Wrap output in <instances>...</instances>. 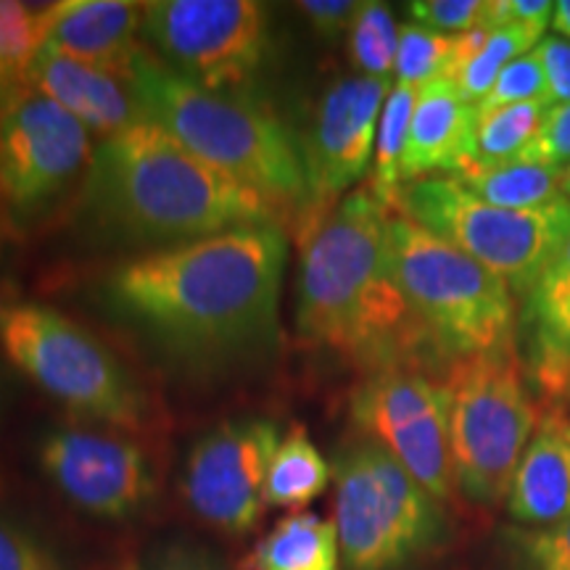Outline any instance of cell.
<instances>
[{
  "instance_id": "cell-1",
  "label": "cell",
  "mask_w": 570,
  "mask_h": 570,
  "mask_svg": "<svg viewBox=\"0 0 570 570\" xmlns=\"http://www.w3.org/2000/svg\"><path fill=\"white\" fill-rule=\"evenodd\" d=\"M288 238L277 223L146 252L106 277L119 323L173 360L219 370L267 356L281 333Z\"/></svg>"
},
{
  "instance_id": "cell-2",
  "label": "cell",
  "mask_w": 570,
  "mask_h": 570,
  "mask_svg": "<svg viewBox=\"0 0 570 570\" xmlns=\"http://www.w3.org/2000/svg\"><path fill=\"white\" fill-rule=\"evenodd\" d=\"M391 214L370 185L352 190L304 230L298 265V333L370 373L436 354L396 281Z\"/></svg>"
},
{
  "instance_id": "cell-3",
  "label": "cell",
  "mask_w": 570,
  "mask_h": 570,
  "mask_svg": "<svg viewBox=\"0 0 570 570\" xmlns=\"http://www.w3.org/2000/svg\"><path fill=\"white\" fill-rule=\"evenodd\" d=\"M80 214L101 240L151 252L275 223L273 204L148 122L98 142Z\"/></svg>"
},
{
  "instance_id": "cell-4",
  "label": "cell",
  "mask_w": 570,
  "mask_h": 570,
  "mask_svg": "<svg viewBox=\"0 0 570 570\" xmlns=\"http://www.w3.org/2000/svg\"><path fill=\"white\" fill-rule=\"evenodd\" d=\"M127 82L142 122L159 127L273 206L294 204L306 214L302 146L265 104L244 90L204 88L146 48L135 56Z\"/></svg>"
},
{
  "instance_id": "cell-5",
  "label": "cell",
  "mask_w": 570,
  "mask_h": 570,
  "mask_svg": "<svg viewBox=\"0 0 570 570\" xmlns=\"http://www.w3.org/2000/svg\"><path fill=\"white\" fill-rule=\"evenodd\" d=\"M389 235L396 281L439 356L515 348V294L502 277L399 212Z\"/></svg>"
},
{
  "instance_id": "cell-6",
  "label": "cell",
  "mask_w": 570,
  "mask_h": 570,
  "mask_svg": "<svg viewBox=\"0 0 570 570\" xmlns=\"http://www.w3.org/2000/svg\"><path fill=\"white\" fill-rule=\"evenodd\" d=\"M441 386L454 491L494 508L508 499L512 475L539 428L515 348L452 362Z\"/></svg>"
},
{
  "instance_id": "cell-7",
  "label": "cell",
  "mask_w": 570,
  "mask_h": 570,
  "mask_svg": "<svg viewBox=\"0 0 570 570\" xmlns=\"http://www.w3.org/2000/svg\"><path fill=\"white\" fill-rule=\"evenodd\" d=\"M333 479L346 570H399L444 541L441 502L377 441L356 439L341 449Z\"/></svg>"
},
{
  "instance_id": "cell-8",
  "label": "cell",
  "mask_w": 570,
  "mask_h": 570,
  "mask_svg": "<svg viewBox=\"0 0 570 570\" xmlns=\"http://www.w3.org/2000/svg\"><path fill=\"white\" fill-rule=\"evenodd\" d=\"M0 344L19 373L77 417L130 431L146 420V394L130 370L53 306L11 304Z\"/></svg>"
},
{
  "instance_id": "cell-9",
  "label": "cell",
  "mask_w": 570,
  "mask_h": 570,
  "mask_svg": "<svg viewBox=\"0 0 570 570\" xmlns=\"http://www.w3.org/2000/svg\"><path fill=\"white\" fill-rule=\"evenodd\" d=\"M396 212L491 269L523 298L570 233L568 198L541 209H502L470 194L452 175L407 183L399 190Z\"/></svg>"
},
{
  "instance_id": "cell-10",
  "label": "cell",
  "mask_w": 570,
  "mask_h": 570,
  "mask_svg": "<svg viewBox=\"0 0 570 570\" xmlns=\"http://www.w3.org/2000/svg\"><path fill=\"white\" fill-rule=\"evenodd\" d=\"M140 35L161 61L212 90H244L267 53V9L256 0H154Z\"/></svg>"
},
{
  "instance_id": "cell-11",
  "label": "cell",
  "mask_w": 570,
  "mask_h": 570,
  "mask_svg": "<svg viewBox=\"0 0 570 570\" xmlns=\"http://www.w3.org/2000/svg\"><path fill=\"white\" fill-rule=\"evenodd\" d=\"M356 428L373 439L431 494H454L449 412L441 383L420 367L399 365L370 373L352 396Z\"/></svg>"
},
{
  "instance_id": "cell-12",
  "label": "cell",
  "mask_w": 570,
  "mask_h": 570,
  "mask_svg": "<svg viewBox=\"0 0 570 570\" xmlns=\"http://www.w3.org/2000/svg\"><path fill=\"white\" fill-rule=\"evenodd\" d=\"M90 132L59 104L32 88L0 98V196L19 217L53 206L85 177Z\"/></svg>"
},
{
  "instance_id": "cell-13",
  "label": "cell",
  "mask_w": 570,
  "mask_h": 570,
  "mask_svg": "<svg viewBox=\"0 0 570 570\" xmlns=\"http://www.w3.org/2000/svg\"><path fill=\"white\" fill-rule=\"evenodd\" d=\"M281 428L267 417H238L212 428L188 452L183 497L212 529L246 533L265 508V481Z\"/></svg>"
},
{
  "instance_id": "cell-14",
  "label": "cell",
  "mask_w": 570,
  "mask_h": 570,
  "mask_svg": "<svg viewBox=\"0 0 570 570\" xmlns=\"http://www.w3.org/2000/svg\"><path fill=\"white\" fill-rule=\"evenodd\" d=\"M391 88L389 77L348 75L323 92L309 130L298 138L309 190L304 230L320 223L373 164L377 122Z\"/></svg>"
},
{
  "instance_id": "cell-15",
  "label": "cell",
  "mask_w": 570,
  "mask_h": 570,
  "mask_svg": "<svg viewBox=\"0 0 570 570\" xmlns=\"http://www.w3.org/2000/svg\"><path fill=\"white\" fill-rule=\"evenodd\" d=\"M38 460L59 494L96 518H130L156 491L146 452L114 433L59 428L40 441Z\"/></svg>"
},
{
  "instance_id": "cell-16",
  "label": "cell",
  "mask_w": 570,
  "mask_h": 570,
  "mask_svg": "<svg viewBox=\"0 0 570 570\" xmlns=\"http://www.w3.org/2000/svg\"><path fill=\"white\" fill-rule=\"evenodd\" d=\"M24 88H32L59 104L63 111L92 135L111 138L140 125V109L130 82L96 63L71 59L42 46L38 59L27 71Z\"/></svg>"
},
{
  "instance_id": "cell-17",
  "label": "cell",
  "mask_w": 570,
  "mask_h": 570,
  "mask_svg": "<svg viewBox=\"0 0 570 570\" xmlns=\"http://www.w3.org/2000/svg\"><path fill=\"white\" fill-rule=\"evenodd\" d=\"M142 27V3L135 0H59L48 13L46 48L80 59L119 77L130 75Z\"/></svg>"
},
{
  "instance_id": "cell-18",
  "label": "cell",
  "mask_w": 570,
  "mask_h": 570,
  "mask_svg": "<svg viewBox=\"0 0 570 570\" xmlns=\"http://www.w3.org/2000/svg\"><path fill=\"white\" fill-rule=\"evenodd\" d=\"M475 106L460 96L449 77L417 90L407 148L402 156V188L433 175H460L470 159Z\"/></svg>"
},
{
  "instance_id": "cell-19",
  "label": "cell",
  "mask_w": 570,
  "mask_h": 570,
  "mask_svg": "<svg viewBox=\"0 0 570 570\" xmlns=\"http://www.w3.org/2000/svg\"><path fill=\"white\" fill-rule=\"evenodd\" d=\"M510 518L523 529L570 520V441L560 417H544L520 458L508 494Z\"/></svg>"
},
{
  "instance_id": "cell-20",
  "label": "cell",
  "mask_w": 570,
  "mask_h": 570,
  "mask_svg": "<svg viewBox=\"0 0 570 570\" xmlns=\"http://www.w3.org/2000/svg\"><path fill=\"white\" fill-rule=\"evenodd\" d=\"M525 317L539 383L552 394L570 391V233L525 296Z\"/></svg>"
},
{
  "instance_id": "cell-21",
  "label": "cell",
  "mask_w": 570,
  "mask_h": 570,
  "mask_svg": "<svg viewBox=\"0 0 570 570\" xmlns=\"http://www.w3.org/2000/svg\"><path fill=\"white\" fill-rule=\"evenodd\" d=\"M246 570H341L336 523L317 512L283 518L248 554Z\"/></svg>"
},
{
  "instance_id": "cell-22",
  "label": "cell",
  "mask_w": 570,
  "mask_h": 570,
  "mask_svg": "<svg viewBox=\"0 0 570 570\" xmlns=\"http://www.w3.org/2000/svg\"><path fill=\"white\" fill-rule=\"evenodd\" d=\"M333 479V470L306 436L302 425H294L288 436L281 439L265 481V508L298 510L323 494Z\"/></svg>"
},
{
  "instance_id": "cell-23",
  "label": "cell",
  "mask_w": 570,
  "mask_h": 570,
  "mask_svg": "<svg viewBox=\"0 0 570 570\" xmlns=\"http://www.w3.org/2000/svg\"><path fill=\"white\" fill-rule=\"evenodd\" d=\"M550 98L531 104L504 106V109H494L487 114H475V130H473V146H470V159L460 175L479 173V169L499 167L518 159L529 142L537 138L539 127L544 125L547 114L552 109Z\"/></svg>"
},
{
  "instance_id": "cell-24",
  "label": "cell",
  "mask_w": 570,
  "mask_h": 570,
  "mask_svg": "<svg viewBox=\"0 0 570 570\" xmlns=\"http://www.w3.org/2000/svg\"><path fill=\"white\" fill-rule=\"evenodd\" d=\"M562 177H566L562 169L508 161L499 164V167L462 175L458 180L465 185L470 194L494 206H502V209H541V206L558 204L566 198Z\"/></svg>"
},
{
  "instance_id": "cell-25",
  "label": "cell",
  "mask_w": 570,
  "mask_h": 570,
  "mask_svg": "<svg viewBox=\"0 0 570 570\" xmlns=\"http://www.w3.org/2000/svg\"><path fill=\"white\" fill-rule=\"evenodd\" d=\"M415 101L417 88L396 82L394 88H391L386 106H383L381 111V122H377L370 190H373L391 212H396L399 190H402V156L404 148H407Z\"/></svg>"
},
{
  "instance_id": "cell-26",
  "label": "cell",
  "mask_w": 570,
  "mask_h": 570,
  "mask_svg": "<svg viewBox=\"0 0 570 570\" xmlns=\"http://www.w3.org/2000/svg\"><path fill=\"white\" fill-rule=\"evenodd\" d=\"M53 3L0 0V88H24L27 71L46 46L48 13Z\"/></svg>"
},
{
  "instance_id": "cell-27",
  "label": "cell",
  "mask_w": 570,
  "mask_h": 570,
  "mask_svg": "<svg viewBox=\"0 0 570 570\" xmlns=\"http://www.w3.org/2000/svg\"><path fill=\"white\" fill-rule=\"evenodd\" d=\"M541 38H544V32L529 24H510L502 27V30H491L481 53L454 77L460 96L468 104L479 106L489 96V90L494 88L497 77L520 56L533 51Z\"/></svg>"
},
{
  "instance_id": "cell-28",
  "label": "cell",
  "mask_w": 570,
  "mask_h": 570,
  "mask_svg": "<svg viewBox=\"0 0 570 570\" xmlns=\"http://www.w3.org/2000/svg\"><path fill=\"white\" fill-rule=\"evenodd\" d=\"M399 30L394 11L389 3L365 0L356 17L354 27L348 30V56L352 63L365 77H389L396 69L399 53Z\"/></svg>"
},
{
  "instance_id": "cell-29",
  "label": "cell",
  "mask_w": 570,
  "mask_h": 570,
  "mask_svg": "<svg viewBox=\"0 0 570 570\" xmlns=\"http://www.w3.org/2000/svg\"><path fill=\"white\" fill-rule=\"evenodd\" d=\"M454 42H458V35H441L420 24H402L394 69L396 82L420 90L441 77L452 80Z\"/></svg>"
},
{
  "instance_id": "cell-30",
  "label": "cell",
  "mask_w": 570,
  "mask_h": 570,
  "mask_svg": "<svg viewBox=\"0 0 570 570\" xmlns=\"http://www.w3.org/2000/svg\"><path fill=\"white\" fill-rule=\"evenodd\" d=\"M541 98H550V88H547L544 69H541L537 53L529 51L512 61L510 67L497 77L489 96L475 106V114L504 109V106L541 101Z\"/></svg>"
},
{
  "instance_id": "cell-31",
  "label": "cell",
  "mask_w": 570,
  "mask_h": 570,
  "mask_svg": "<svg viewBox=\"0 0 570 570\" xmlns=\"http://www.w3.org/2000/svg\"><path fill=\"white\" fill-rule=\"evenodd\" d=\"M508 537L523 570H570V520L547 529H512Z\"/></svg>"
},
{
  "instance_id": "cell-32",
  "label": "cell",
  "mask_w": 570,
  "mask_h": 570,
  "mask_svg": "<svg viewBox=\"0 0 570 570\" xmlns=\"http://www.w3.org/2000/svg\"><path fill=\"white\" fill-rule=\"evenodd\" d=\"M415 24L441 35H462L483 27L487 0H415L407 3Z\"/></svg>"
},
{
  "instance_id": "cell-33",
  "label": "cell",
  "mask_w": 570,
  "mask_h": 570,
  "mask_svg": "<svg viewBox=\"0 0 570 570\" xmlns=\"http://www.w3.org/2000/svg\"><path fill=\"white\" fill-rule=\"evenodd\" d=\"M512 161L539 164V167H552L566 173L570 167V104L552 106L544 125L539 127L537 138Z\"/></svg>"
},
{
  "instance_id": "cell-34",
  "label": "cell",
  "mask_w": 570,
  "mask_h": 570,
  "mask_svg": "<svg viewBox=\"0 0 570 570\" xmlns=\"http://www.w3.org/2000/svg\"><path fill=\"white\" fill-rule=\"evenodd\" d=\"M296 9L304 13L312 30L325 40H338L341 35H348L360 17L362 0H302Z\"/></svg>"
},
{
  "instance_id": "cell-35",
  "label": "cell",
  "mask_w": 570,
  "mask_h": 570,
  "mask_svg": "<svg viewBox=\"0 0 570 570\" xmlns=\"http://www.w3.org/2000/svg\"><path fill=\"white\" fill-rule=\"evenodd\" d=\"M552 0H487L483 27L502 30L510 24H529L547 32V24H552Z\"/></svg>"
},
{
  "instance_id": "cell-36",
  "label": "cell",
  "mask_w": 570,
  "mask_h": 570,
  "mask_svg": "<svg viewBox=\"0 0 570 570\" xmlns=\"http://www.w3.org/2000/svg\"><path fill=\"white\" fill-rule=\"evenodd\" d=\"M533 53H537L541 69H544L550 101L554 106L570 104V40L550 32L539 40Z\"/></svg>"
},
{
  "instance_id": "cell-37",
  "label": "cell",
  "mask_w": 570,
  "mask_h": 570,
  "mask_svg": "<svg viewBox=\"0 0 570 570\" xmlns=\"http://www.w3.org/2000/svg\"><path fill=\"white\" fill-rule=\"evenodd\" d=\"M0 570H53L35 541L0 520Z\"/></svg>"
},
{
  "instance_id": "cell-38",
  "label": "cell",
  "mask_w": 570,
  "mask_h": 570,
  "mask_svg": "<svg viewBox=\"0 0 570 570\" xmlns=\"http://www.w3.org/2000/svg\"><path fill=\"white\" fill-rule=\"evenodd\" d=\"M142 570H225V566L190 541H169L146 560Z\"/></svg>"
},
{
  "instance_id": "cell-39",
  "label": "cell",
  "mask_w": 570,
  "mask_h": 570,
  "mask_svg": "<svg viewBox=\"0 0 570 570\" xmlns=\"http://www.w3.org/2000/svg\"><path fill=\"white\" fill-rule=\"evenodd\" d=\"M552 27H554V35L570 40V0H560V3H554Z\"/></svg>"
},
{
  "instance_id": "cell-40",
  "label": "cell",
  "mask_w": 570,
  "mask_h": 570,
  "mask_svg": "<svg viewBox=\"0 0 570 570\" xmlns=\"http://www.w3.org/2000/svg\"><path fill=\"white\" fill-rule=\"evenodd\" d=\"M6 312H9V304H6V285L0 281V323H3Z\"/></svg>"
},
{
  "instance_id": "cell-41",
  "label": "cell",
  "mask_w": 570,
  "mask_h": 570,
  "mask_svg": "<svg viewBox=\"0 0 570 570\" xmlns=\"http://www.w3.org/2000/svg\"><path fill=\"white\" fill-rule=\"evenodd\" d=\"M562 194H566V198L570 196V167L566 169V177H562Z\"/></svg>"
},
{
  "instance_id": "cell-42",
  "label": "cell",
  "mask_w": 570,
  "mask_h": 570,
  "mask_svg": "<svg viewBox=\"0 0 570 570\" xmlns=\"http://www.w3.org/2000/svg\"><path fill=\"white\" fill-rule=\"evenodd\" d=\"M562 431H566V436L570 441V423H566V420H562Z\"/></svg>"
},
{
  "instance_id": "cell-43",
  "label": "cell",
  "mask_w": 570,
  "mask_h": 570,
  "mask_svg": "<svg viewBox=\"0 0 570 570\" xmlns=\"http://www.w3.org/2000/svg\"><path fill=\"white\" fill-rule=\"evenodd\" d=\"M6 96V92H3V88H0V98H3Z\"/></svg>"
}]
</instances>
